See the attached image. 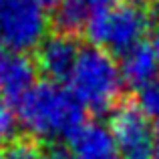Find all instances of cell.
<instances>
[{
    "mask_svg": "<svg viewBox=\"0 0 159 159\" xmlns=\"http://www.w3.org/2000/svg\"><path fill=\"white\" fill-rule=\"evenodd\" d=\"M147 30L149 14L137 0L115 2L107 10L95 14L85 28L91 47L119 57L143 43Z\"/></svg>",
    "mask_w": 159,
    "mask_h": 159,
    "instance_id": "cell-3",
    "label": "cell"
},
{
    "mask_svg": "<svg viewBox=\"0 0 159 159\" xmlns=\"http://www.w3.org/2000/svg\"><path fill=\"white\" fill-rule=\"evenodd\" d=\"M54 26L57 32H65V34H77V32L85 30L87 24L91 20V14L81 6L79 0H61L54 10Z\"/></svg>",
    "mask_w": 159,
    "mask_h": 159,
    "instance_id": "cell-10",
    "label": "cell"
},
{
    "mask_svg": "<svg viewBox=\"0 0 159 159\" xmlns=\"http://www.w3.org/2000/svg\"><path fill=\"white\" fill-rule=\"evenodd\" d=\"M34 2H39V4H43V6H48V4H52L54 0H34Z\"/></svg>",
    "mask_w": 159,
    "mask_h": 159,
    "instance_id": "cell-15",
    "label": "cell"
},
{
    "mask_svg": "<svg viewBox=\"0 0 159 159\" xmlns=\"http://www.w3.org/2000/svg\"><path fill=\"white\" fill-rule=\"evenodd\" d=\"M119 69L125 85L141 91L149 83L159 79V58L151 44L141 43L125 54H121Z\"/></svg>",
    "mask_w": 159,
    "mask_h": 159,
    "instance_id": "cell-9",
    "label": "cell"
},
{
    "mask_svg": "<svg viewBox=\"0 0 159 159\" xmlns=\"http://www.w3.org/2000/svg\"><path fill=\"white\" fill-rule=\"evenodd\" d=\"M36 62L24 52L0 47V95L8 101H20L36 85Z\"/></svg>",
    "mask_w": 159,
    "mask_h": 159,
    "instance_id": "cell-7",
    "label": "cell"
},
{
    "mask_svg": "<svg viewBox=\"0 0 159 159\" xmlns=\"http://www.w3.org/2000/svg\"><path fill=\"white\" fill-rule=\"evenodd\" d=\"M70 159H121L109 127L91 121L83 123L69 139Z\"/></svg>",
    "mask_w": 159,
    "mask_h": 159,
    "instance_id": "cell-8",
    "label": "cell"
},
{
    "mask_svg": "<svg viewBox=\"0 0 159 159\" xmlns=\"http://www.w3.org/2000/svg\"><path fill=\"white\" fill-rule=\"evenodd\" d=\"M149 28H151V47L159 58V0H153V4H151Z\"/></svg>",
    "mask_w": 159,
    "mask_h": 159,
    "instance_id": "cell-13",
    "label": "cell"
},
{
    "mask_svg": "<svg viewBox=\"0 0 159 159\" xmlns=\"http://www.w3.org/2000/svg\"><path fill=\"white\" fill-rule=\"evenodd\" d=\"M2 159H47V153L34 139H14L6 145Z\"/></svg>",
    "mask_w": 159,
    "mask_h": 159,
    "instance_id": "cell-11",
    "label": "cell"
},
{
    "mask_svg": "<svg viewBox=\"0 0 159 159\" xmlns=\"http://www.w3.org/2000/svg\"><path fill=\"white\" fill-rule=\"evenodd\" d=\"M79 2H81V6L91 14V18H93L95 14H99V12L107 10L109 6H113L117 0H79Z\"/></svg>",
    "mask_w": 159,
    "mask_h": 159,
    "instance_id": "cell-14",
    "label": "cell"
},
{
    "mask_svg": "<svg viewBox=\"0 0 159 159\" xmlns=\"http://www.w3.org/2000/svg\"><path fill=\"white\" fill-rule=\"evenodd\" d=\"M79 52H81V47L73 34H65V32L48 34L34 51L36 69L47 75L48 81L58 83L61 79H69L79 58Z\"/></svg>",
    "mask_w": 159,
    "mask_h": 159,
    "instance_id": "cell-6",
    "label": "cell"
},
{
    "mask_svg": "<svg viewBox=\"0 0 159 159\" xmlns=\"http://www.w3.org/2000/svg\"><path fill=\"white\" fill-rule=\"evenodd\" d=\"M137 105H139V109L149 119L159 121V79H155V81L149 83L145 89L139 91Z\"/></svg>",
    "mask_w": 159,
    "mask_h": 159,
    "instance_id": "cell-12",
    "label": "cell"
},
{
    "mask_svg": "<svg viewBox=\"0 0 159 159\" xmlns=\"http://www.w3.org/2000/svg\"><path fill=\"white\" fill-rule=\"evenodd\" d=\"M109 131L121 159H155L157 127L137 103H119L113 109Z\"/></svg>",
    "mask_w": 159,
    "mask_h": 159,
    "instance_id": "cell-5",
    "label": "cell"
},
{
    "mask_svg": "<svg viewBox=\"0 0 159 159\" xmlns=\"http://www.w3.org/2000/svg\"><path fill=\"white\" fill-rule=\"evenodd\" d=\"M137 2H141V0H137Z\"/></svg>",
    "mask_w": 159,
    "mask_h": 159,
    "instance_id": "cell-16",
    "label": "cell"
},
{
    "mask_svg": "<svg viewBox=\"0 0 159 159\" xmlns=\"http://www.w3.org/2000/svg\"><path fill=\"white\" fill-rule=\"evenodd\" d=\"M18 125L34 141L70 139L85 123V109L69 89L54 81L36 83L18 101Z\"/></svg>",
    "mask_w": 159,
    "mask_h": 159,
    "instance_id": "cell-1",
    "label": "cell"
},
{
    "mask_svg": "<svg viewBox=\"0 0 159 159\" xmlns=\"http://www.w3.org/2000/svg\"><path fill=\"white\" fill-rule=\"evenodd\" d=\"M48 14L34 0H0V47L6 51H36L48 32Z\"/></svg>",
    "mask_w": 159,
    "mask_h": 159,
    "instance_id": "cell-4",
    "label": "cell"
},
{
    "mask_svg": "<svg viewBox=\"0 0 159 159\" xmlns=\"http://www.w3.org/2000/svg\"><path fill=\"white\" fill-rule=\"evenodd\" d=\"M66 83L81 107L93 113L113 111L125 87L115 57L97 47L81 48Z\"/></svg>",
    "mask_w": 159,
    "mask_h": 159,
    "instance_id": "cell-2",
    "label": "cell"
}]
</instances>
